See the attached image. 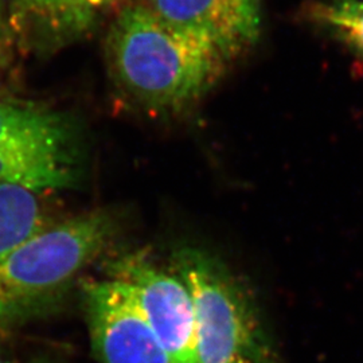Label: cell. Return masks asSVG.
<instances>
[{
	"label": "cell",
	"mask_w": 363,
	"mask_h": 363,
	"mask_svg": "<svg viewBox=\"0 0 363 363\" xmlns=\"http://www.w3.org/2000/svg\"><path fill=\"white\" fill-rule=\"evenodd\" d=\"M172 261L194 303L196 363L268 362L269 345L257 311L226 265L190 247L177 250Z\"/></svg>",
	"instance_id": "obj_3"
},
{
	"label": "cell",
	"mask_w": 363,
	"mask_h": 363,
	"mask_svg": "<svg viewBox=\"0 0 363 363\" xmlns=\"http://www.w3.org/2000/svg\"><path fill=\"white\" fill-rule=\"evenodd\" d=\"M112 279L128 286L171 363H196V322L189 288L140 256L112 265Z\"/></svg>",
	"instance_id": "obj_5"
},
{
	"label": "cell",
	"mask_w": 363,
	"mask_h": 363,
	"mask_svg": "<svg viewBox=\"0 0 363 363\" xmlns=\"http://www.w3.org/2000/svg\"><path fill=\"white\" fill-rule=\"evenodd\" d=\"M91 347L99 363H171L128 286L116 279L84 286Z\"/></svg>",
	"instance_id": "obj_6"
},
{
	"label": "cell",
	"mask_w": 363,
	"mask_h": 363,
	"mask_svg": "<svg viewBox=\"0 0 363 363\" xmlns=\"http://www.w3.org/2000/svg\"><path fill=\"white\" fill-rule=\"evenodd\" d=\"M304 16L363 58L362 0H311Z\"/></svg>",
	"instance_id": "obj_10"
},
{
	"label": "cell",
	"mask_w": 363,
	"mask_h": 363,
	"mask_svg": "<svg viewBox=\"0 0 363 363\" xmlns=\"http://www.w3.org/2000/svg\"><path fill=\"white\" fill-rule=\"evenodd\" d=\"M106 52L118 86L144 108L159 112L195 103L228 64L208 45L164 25L142 3L117 15Z\"/></svg>",
	"instance_id": "obj_1"
},
{
	"label": "cell",
	"mask_w": 363,
	"mask_h": 363,
	"mask_svg": "<svg viewBox=\"0 0 363 363\" xmlns=\"http://www.w3.org/2000/svg\"><path fill=\"white\" fill-rule=\"evenodd\" d=\"M116 0H11L13 16L50 42H66L91 28Z\"/></svg>",
	"instance_id": "obj_8"
},
{
	"label": "cell",
	"mask_w": 363,
	"mask_h": 363,
	"mask_svg": "<svg viewBox=\"0 0 363 363\" xmlns=\"http://www.w3.org/2000/svg\"><path fill=\"white\" fill-rule=\"evenodd\" d=\"M81 154L76 124L34 103L0 99V182L37 194L74 189Z\"/></svg>",
	"instance_id": "obj_4"
},
{
	"label": "cell",
	"mask_w": 363,
	"mask_h": 363,
	"mask_svg": "<svg viewBox=\"0 0 363 363\" xmlns=\"http://www.w3.org/2000/svg\"><path fill=\"white\" fill-rule=\"evenodd\" d=\"M0 363H13V362H10V361H4V359H1V358H0ZM31 363V362H30ZM33 363H35V362H33Z\"/></svg>",
	"instance_id": "obj_11"
},
{
	"label": "cell",
	"mask_w": 363,
	"mask_h": 363,
	"mask_svg": "<svg viewBox=\"0 0 363 363\" xmlns=\"http://www.w3.org/2000/svg\"><path fill=\"white\" fill-rule=\"evenodd\" d=\"M159 21L214 49L225 61L259 38L261 0H145Z\"/></svg>",
	"instance_id": "obj_7"
},
{
	"label": "cell",
	"mask_w": 363,
	"mask_h": 363,
	"mask_svg": "<svg viewBox=\"0 0 363 363\" xmlns=\"http://www.w3.org/2000/svg\"><path fill=\"white\" fill-rule=\"evenodd\" d=\"M0 9H1V4H0Z\"/></svg>",
	"instance_id": "obj_12"
},
{
	"label": "cell",
	"mask_w": 363,
	"mask_h": 363,
	"mask_svg": "<svg viewBox=\"0 0 363 363\" xmlns=\"http://www.w3.org/2000/svg\"><path fill=\"white\" fill-rule=\"evenodd\" d=\"M46 226L39 194L0 182V259Z\"/></svg>",
	"instance_id": "obj_9"
},
{
	"label": "cell",
	"mask_w": 363,
	"mask_h": 363,
	"mask_svg": "<svg viewBox=\"0 0 363 363\" xmlns=\"http://www.w3.org/2000/svg\"><path fill=\"white\" fill-rule=\"evenodd\" d=\"M113 234L112 217L91 211L28 237L0 259V322L21 320L52 306Z\"/></svg>",
	"instance_id": "obj_2"
}]
</instances>
